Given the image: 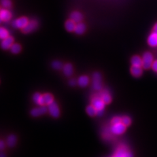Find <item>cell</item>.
<instances>
[{"instance_id": "cell-34", "label": "cell", "mask_w": 157, "mask_h": 157, "mask_svg": "<svg viewBox=\"0 0 157 157\" xmlns=\"http://www.w3.org/2000/svg\"><path fill=\"white\" fill-rule=\"evenodd\" d=\"M153 32H157V23H156L155 24V26L153 27Z\"/></svg>"}, {"instance_id": "cell-9", "label": "cell", "mask_w": 157, "mask_h": 157, "mask_svg": "<svg viewBox=\"0 0 157 157\" xmlns=\"http://www.w3.org/2000/svg\"><path fill=\"white\" fill-rule=\"evenodd\" d=\"M48 109L45 105H41L40 107L35 108L31 111V115L33 117H38L41 115L46 113Z\"/></svg>"}, {"instance_id": "cell-13", "label": "cell", "mask_w": 157, "mask_h": 157, "mask_svg": "<svg viewBox=\"0 0 157 157\" xmlns=\"http://www.w3.org/2000/svg\"><path fill=\"white\" fill-rule=\"evenodd\" d=\"M0 18L2 21H7L11 18V13L7 9L0 10Z\"/></svg>"}, {"instance_id": "cell-24", "label": "cell", "mask_w": 157, "mask_h": 157, "mask_svg": "<svg viewBox=\"0 0 157 157\" xmlns=\"http://www.w3.org/2000/svg\"><path fill=\"white\" fill-rule=\"evenodd\" d=\"M17 142V137L15 136L11 135L8 137L7 140V144L9 147H13L16 144Z\"/></svg>"}, {"instance_id": "cell-32", "label": "cell", "mask_w": 157, "mask_h": 157, "mask_svg": "<svg viewBox=\"0 0 157 157\" xmlns=\"http://www.w3.org/2000/svg\"><path fill=\"white\" fill-rule=\"evenodd\" d=\"M5 146H6V145H5L4 142L3 141H0V151L4 149Z\"/></svg>"}, {"instance_id": "cell-15", "label": "cell", "mask_w": 157, "mask_h": 157, "mask_svg": "<svg viewBox=\"0 0 157 157\" xmlns=\"http://www.w3.org/2000/svg\"><path fill=\"white\" fill-rule=\"evenodd\" d=\"M131 63L132 66L142 67V64H143L142 58H141L140 56H137V55L134 56L131 59Z\"/></svg>"}, {"instance_id": "cell-8", "label": "cell", "mask_w": 157, "mask_h": 157, "mask_svg": "<svg viewBox=\"0 0 157 157\" xmlns=\"http://www.w3.org/2000/svg\"><path fill=\"white\" fill-rule=\"evenodd\" d=\"M38 25L37 22L36 20H32L31 21H29L27 25L22 29V32L24 33H28L33 32L37 28Z\"/></svg>"}, {"instance_id": "cell-36", "label": "cell", "mask_w": 157, "mask_h": 157, "mask_svg": "<svg viewBox=\"0 0 157 157\" xmlns=\"http://www.w3.org/2000/svg\"><path fill=\"white\" fill-rule=\"evenodd\" d=\"M2 21V18H0V24H1Z\"/></svg>"}, {"instance_id": "cell-5", "label": "cell", "mask_w": 157, "mask_h": 157, "mask_svg": "<svg viewBox=\"0 0 157 157\" xmlns=\"http://www.w3.org/2000/svg\"><path fill=\"white\" fill-rule=\"evenodd\" d=\"M28 22V19L26 17H21L17 19L16 21H14L12 23V25L16 28L23 29L27 25Z\"/></svg>"}, {"instance_id": "cell-31", "label": "cell", "mask_w": 157, "mask_h": 157, "mask_svg": "<svg viewBox=\"0 0 157 157\" xmlns=\"http://www.w3.org/2000/svg\"><path fill=\"white\" fill-rule=\"evenodd\" d=\"M151 67L153 70V71H155V72L157 73V60H155L153 62V64H152Z\"/></svg>"}, {"instance_id": "cell-27", "label": "cell", "mask_w": 157, "mask_h": 157, "mask_svg": "<svg viewBox=\"0 0 157 157\" xmlns=\"http://www.w3.org/2000/svg\"><path fill=\"white\" fill-rule=\"evenodd\" d=\"M52 67L55 70H60V69L63 68V64L61 62L56 60L52 63Z\"/></svg>"}, {"instance_id": "cell-6", "label": "cell", "mask_w": 157, "mask_h": 157, "mask_svg": "<svg viewBox=\"0 0 157 157\" xmlns=\"http://www.w3.org/2000/svg\"><path fill=\"white\" fill-rule=\"evenodd\" d=\"M48 111L53 117L57 118L60 116V110L57 104L55 101L48 105Z\"/></svg>"}, {"instance_id": "cell-26", "label": "cell", "mask_w": 157, "mask_h": 157, "mask_svg": "<svg viewBox=\"0 0 157 157\" xmlns=\"http://www.w3.org/2000/svg\"><path fill=\"white\" fill-rule=\"evenodd\" d=\"M7 37H9V32L7 29L2 27H0V39H4Z\"/></svg>"}, {"instance_id": "cell-10", "label": "cell", "mask_w": 157, "mask_h": 157, "mask_svg": "<svg viewBox=\"0 0 157 157\" xmlns=\"http://www.w3.org/2000/svg\"><path fill=\"white\" fill-rule=\"evenodd\" d=\"M14 42V39L12 37H7V38L3 39V41L1 43V47L4 50L9 49L12 46Z\"/></svg>"}, {"instance_id": "cell-20", "label": "cell", "mask_w": 157, "mask_h": 157, "mask_svg": "<svg viewBox=\"0 0 157 157\" xmlns=\"http://www.w3.org/2000/svg\"><path fill=\"white\" fill-rule=\"evenodd\" d=\"M89 82V78L87 76L83 75L80 77L78 79V84L81 87H85L88 85Z\"/></svg>"}, {"instance_id": "cell-25", "label": "cell", "mask_w": 157, "mask_h": 157, "mask_svg": "<svg viewBox=\"0 0 157 157\" xmlns=\"http://www.w3.org/2000/svg\"><path fill=\"white\" fill-rule=\"evenodd\" d=\"M10 50H11V52L13 54H18L21 51V46L18 43L13 44L11 48H10Z\"/></svg>"}, {"instance_id": "cell-1", "label": "cell", "mask_w": 157, "mask_h": 157, "mask_svg": "<svg viewBox=\"0 0 157 157\" xmlns=\"http://www.w3.org/2000/svg\"><path fill=\"white\" fill-rule=\"evenodd\" d=\"M105 104L102 100L101 98L99 96H95L92 99V105L96 109L97 115H101L103 114Z\"/></svg>"}, {"instance_id": "cell-3", "label": "cell", "mask_w": 157, "mask_h": 157, "mask_svg": "<svg viewBox=\"0 0 157 157\" xmlns=\"http://www.w3.org/2000/svg\"><path fill=\"white\" fill-rule=\"evenodd\" d=\"M93 88L95 90H100L102 88V82H101V76L100 73H95L93 75Z\"/></svg>"}, {"instance_id": "cell-19", "label": "cell", "mask_w": 157, "mask_h": 157, "mask_svg": "<svg viewBox=\"0 0 157 157\" xmlns=\"http://www.w3.org/2000/svg\"><path fill=\"white\" fill-rule=\"evenodd\" d=\"M33 100L36 104L39 105H45L43 99V95L40 94L39 93H36V94L33 96Z\"/></svg>"}, {"instance_id": "cell-29", "label": "cell", "mask_w": 157, "mask_h": 157, "mask_svg": "<svg viewBox=\"0 0 157 157\" xmlns=\"http://www.w3.org/2000/svg\"><path fill=\"white\" fill-rule=\"evenodd\" d=\"M122 123L124 124L126 126H129L131 123V120L129 117H124L122 118Z\"/></svg>"}, {"instance_id": "cell-21", "label": "cell", "mask_w": 157, "mask_h": 157, "mask_svg": "<svg viewBox=\"0 0 157 157\" xmlns=\"http://www.w3.org/2000/svg\"><path fill=\"white\" fill-rule=\"evenodd\" d=\"M86 30V26L84 24L81 22L78 23L77 25H76V28L75 29V32L78 34V35H81L83 33H84Z\"/></svg>"}, {"instance_id": "cell-12", "label": "cell", "mask_w": 157, "mask_h": 157, "mask_svg": "<svg viewBox=\"0 0 157 157\" xmlns=\"http://www.w3.org/2000/svg\"><path fill=\"white\" fill-rule=\"evenodd\" d=\"M131 74L135 77H140L143 73V67L141 66H132L130 68Z\"/></svg>"}, {"instance_id": "cell-11", "label": "cell", "mask_w": 157, "mask_h": 157, "mask_svg": "<svg viewBox=\"0 0 157 157\" xmlns=\"http://www.w3.org/2000/svg\"><path fill=\"white\" fill-rule=\"evenodd\" d=\"M147 43L152 47H157V32H153L147 39Z\"/></svg>"}, {"instance_id": "cell-18", "label": "cell", "mask_w": 157, "mask_h": 157, "mask_svg": "<svg viewBox=\"0 0 157 157\" xmlns=\"http://www.w3.org/2000/svg\"><path fill=\"white\" fill-rule=\"evenodd\" d=\"M65 28L66 30L68 32H73L75 31V28H76V24L74 21H73L72 20H69L67 21L65 24Z\"/></svg>"}, {"instance_id": "cell-17", "label": "cell", "mask_w": 157, "mask_h": 157, "mask_svg": "<svg viewBox=\"0 0 157 157\" xmlns=\"http://www.w3.org/2000/svg\"><path fill=\"white\" fill-rule=\"evenodd\" d=\"M63 71L66 76L70 77L72 75L73 72V66L71 64V63H66V64H65L63 66Z\"/></svg>"}, {"instance_id": "cell-28", "label": "cell", "mask_w": 157, "mask_h": 157, "mask_svg": "<svg viewBox=\"0 0 157 157\" xmlns=\"http://www.w3.org/2000/svg\"><path fill=\"white\" fill-rule=\"evenodd\" d=\"M1 4L6 9H9L11 7V0H1Z\"/></svg>"}, {"instance_id": "cell-14", "label": "cell", "mask_w": 157, "mask_h": 157, "mask_svg": "<svg viewBox=\"0 0 157 157\" xmlns=\"http://www.w3.org/2000/svg\"><path fill=\"white\" fill-rule=\"evenodd\" d=\"M70 18H71V20H72L73 21H74L75 23H79L82 21V15L80 13L75 11V12H73L71 14Z\"/></svg>"}, {"instance_id": "cell-35", "label": "cell", "mask_w": 157, "mask_h": 157, "mask_svg": "<svg viewBox=\"0 0 157 157\" xmlns=\"http://www.w3.org/2000/svg\"><path fill=\"white\" fill-rule=\"evenodd\" d=\"M0 157H6V155L3 153H0Z\"/></svg>"}, {"instance_id": "cell-30", "label": "cell", "mask_w": 157, "mask_h": 157, "mask_svg": "<svg viewBox=\"0 0 157 157\" xmlns=\"http://www.w3.org/2000/svg\"><path fill=\"white\" fill-rule=\"evenodd\" d=\"M122 122V118L119 117H114L113 119H112L111 121V124L113 125V124H119L121 123Z\"/></svg>"}, {"instance_id": "cell-2", "label": "cell", "mask_w": 157, "mask_h": 157, "mask_svg": "<svg viewBox=\"0 0 157 157\" xmlns=\"http://www.w3.org/2000/svg\"><path fill=\"white\" fill-rule=\"evenodd\" d=\"M142 60H143L142 67L145 69V70H148V69L151 67L152 64L154 62L153 56L151 52H146L142 56Z\"/></svg>"}, {"instance_id": "cell-23", "label": "cell", "mask_w": 157, "mask_h": 157, "mask_svg": "<svg viewBox=\"0 0 157 157\" xmlns=\"http://www.w3.org/2000/svg\"><path fill=\"white\" fill-rule=\"evenodd\" d=\"M86 113H88V115H89L91 117L95 116L96 115H97V110H96V108L92 105H88L86 107Z\"/></svg>"}, {"instance_id": "cell-16", "label": "cell", "mask_w": 157, "mask_h": 157, "mask_svg": "<svg viewBox=\"0 0 157 157\" xmlns=\"http://www.w3.org/2000/svg\"><path fill=\"white\" fill-rule=\"evenodd\" d=\"M100 95L99 96H100L102 100L104 101V102L105 103V104H108L111 101V97L109 95V93H108L107 91H101L100 92Z\"/></svg>"}, {"instance_id": "cell-22", "label": "cell", "mask_w": 157, "mask_h": 157, "mask_svg": "<svg viewBox=\"0 0 157 157\" xmlns=\"http://www.w3.org/2000/svg\"><path fill=\"white\" fill-rule=\"evenodd\" d=\"M43 99L44 101V104L49 105L54 101V98L51 94H45L43 95Z\"/></svg>"}, {"instance_id": "cell-33", "label": "cell", "mask_w": 157, "mask_h": 157, "mask_svg": "<svg viewBox=\"0 0 157 157\" xmlns=\"http://www.w3.org/2000/svg\"><path fill=\"white\" fill-rule=\"evenodd\" d=\"M75 84H76L75 80L72 79V80H70V85L71 86H75Z\"/></svg>"}, {"instance_id": "cell-7", "label": "cell", "mask_w": 157, "mask_h": 157, "mask_svg": "<svg viewBox=\"0 0 157 157\" xmlns=\"http://www.w3.org/2000/svg\"><path fill=\"white\" fill-rule=\"evenodd\" d=\"M111 130L112 133L117 135H120L123 134L125 132L126 126L124 124H122V122L119 124H113L111 128Z\"/></svg>"}, {"instance_id": "cell-4", "label": "cell", "mask_w": 157, "mask_h": 157, "mask_svg": "<svg viewBox=\"0 0 157 157\" xmlns=\"http://www.w3.org/2000/svg\"><path fill=\"white\" fill-rule=\"evenodd\" d=\"M113 157H133V155L128 150L126 147H120L117 150Z\"/></svg>"}]
</instances>
